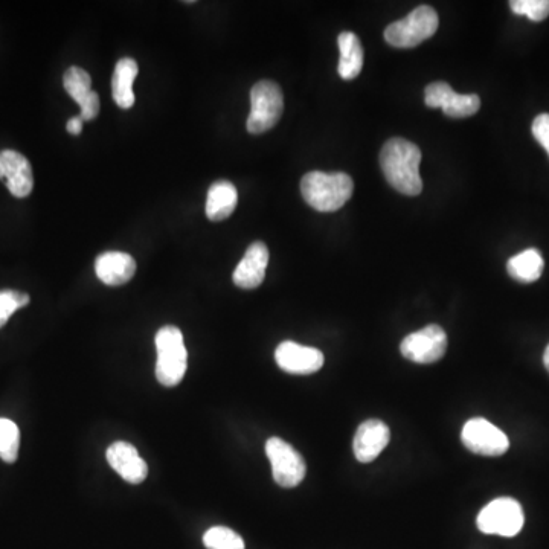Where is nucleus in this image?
<instances>
[{
	"instance_id": "f257e3e1",
	"label": "nucleus",
	"mask_w": 549,
	"mask_h": 549,
	"mask_svg": "<svg viewBox=\"0 0 549 549\" xmlns=\"http://www.w3.org/2000/svg\"><path fill=\"white\" fill-rule=\"evenodd\" d=\"M420 162V148L403 138L389 139L380 151V167L386 180L405 196H418L423 191Z\"/></svg>"
},
{
	"instance_id": "f03ea898",
	"label": "nucleus",
	"mask_w": 549,
	"mask_h": 549,
	"mask_svg": "<svg viewBox=\"0 0 549 549\" xmlns=\"http://www.w3.org/2000/svg\"><path fill=\"white\" fill-rule=\"evenodd\" d=\"M353 191V179L347 173L312 171L301 180L302 197L319 212L338 211L351 199Z\"/></svg>"
},
{
	"instance_id": "7ed1b4c3",
	"label": "nucleus",
	"mask_w": 549,
	"mask_h": 549,
	"mask_svg": "<svg viewBox=\"0 0 549 549\" xmlns=\"http://www.w3.org/2000/svg\"><path fill=\"white\" fill-rule=\"evenodd\" d=\"M156 379L159 383L173 388L182 382L188 368V351L183 344V334L174 325H165L156 333Z\"/></svg>"
},
{
	"instance_id": "20e7f679",
	"label": "nucleus",
	"mask_w": 549,
	"mask_h": 549,
	"mask_svg": "<svg viewBox=\"0 0 549 549\" xmlns=\"http://www.w3.org/2000/svg\"><path fill=\"white\" fill-rule=\"evenodd\" d=\"M440 19L437 11L427 5L415 8L409 16L391 23L385 29V40L394 48H415L437 33Z\"/></svg>"
},
{
	"instance_id": "39448f33",
	"label": "nucleus",
	"mask_w": 549,
	"mask_h": 549,
	"mask_svg": "<svg viewBox=\"0 0 549 549\" xmlns=\"http://www.w3.org/2000/svg\"><path fill=\"white\" fill-rule=\"evenodd\" d=\"M284 110L281 87L270 80L258 81L251 90V113L248 118V132L261 135L277 126Z\"/></svg>"
},
{
	"instance_id": "423d86ee",
	"label": "nucleus",
	"mask_w": 549,
	"mask_h": 549,
	"mask_svg": "<svg viewBox=\"0 0 549 549\" xmlns=\"http://www.w3.org/2000/svg\"><path fill=\"white\" fill-rule=\"evenodd\" d=\"M524 522V511L519 502L511 498H499L482 508L476 524L484 534L513 537L521 533Z\"/></svg>"
},
{
	"instance_id": "0eeeda50",
	"label": "nucleus",
	"mask_w": 549,
	"mask_h": 549,
	"mask_svg": "<svg viewBox=\"0 0 549 549\" xmlns=\"http://www.w3.org/2000/svg\"><path fill=\"white\" fill-rule=\"evenodd\" d=\"M266 455L272 464L273 479L280 487H298L304 481L307 466L295 447L281 438L272 437L267 440Z\"/></svg>"
},
{
	"instance_id": "6e6552de",
	"label": "nucleus",
	"mask_w": 549,
	"mask_h": 549,
	"mask_svg": "<svg viewBox=\"0 0 549 549\" xmlns=\"http://www.w3.org/2000/svg\"><path fill=\"white\" fill-rule=\"evenodd\" d=\"M447 350V334L440 325H427L420 331L409 334L400 345L403 357L411 362L426 363L438 362L443 359Z\"/></svg>"
},
{
	"instance_id": "1a4fd4ad",
	"label": "nucleus",
	"mask_w": 549,
	"mask_h": 549,
	"mask_svg": "<svg viewBox=\"0 0 549 549\" xmlns=\"http://www.w3.org/2000/svg\"><path fill=\"white\" fill-rule=\"evenodd\" d=\"M461 441L470 452L482 456H501L510 447L507 435L485 418H472L464 424Z\"/></svg>"
},
{
	"instance_id": "9d476101",
	"label": "nucleus",
	"mask_w": 549,
	"mask_h": 549,
	"mask_svg": "<svg viewBox=\"0 0 549 549\" xmlns=\"http://www.w3.org/2000/svg\"><path fill=\"white\" fill-rule=\"evenodd\" d=\"M424 103L431 109H443L450 118H467L475 115L481 107L478 95H460L443 81L429 84L424 90Z\"/></svg>"
},
{
	"instance_id": "9b49d317",
	"label": "nucleus",
	"mask_w": 549,
	"mask_h": 549,
	"mask_svg": "<svg viewBox=\"0 0 549 549\" xmlns=\"http://www.w3.org/2000/svg\"><path fill=\"white\" fill-rule=\"evenodd\" d=\"M275 360L281 370L298 376L316 373L324 366V354L318 348L304 347L292 341L278 345Z\"/></svg>"
},
{
	"instance_id": "f8f14e48",
	"label": "nucleus",
	"mask_w": 549,
	"mask_h": 549,
	"mask_svg": "<svg viewBox=\"0 0 549 549\" xmlns=\"http://www.w3.org/2000/svg\"><path fill=\"white\" fill-rule=\"evenodd\" d=\"M0 180L14 197H28L34 188L33 168L25 156L14 150L0 151Z\"/></svg>"
},
{
	"instance_id": "ddd939ff",
	"label": "nucleus",
	"mask_w": 549,
	"mask_h": 549,
	"mask_svg": "<svg viewBox=\"0 0 549 549\" xmlns=\"http://www.w3.org/2000/svg\"><path fill=\"white\" fill-rule=\"evenodd\" d=\"M63 86L72 100L80 106V118L84 121H92L100 113V97L92 90V78L84 69L72 66L65 72Z\"/></svg>"
},
{
	"instance_id": "4468645a",
	"label": "nucleus",
	"mask_w": 549,
	"mask_h": 549,
	"mask_svg": "<svg viewBox=\"0 0 549 549\" xmlns=\"http://www.w3.org/2000/svg\"><path fill=\"white\" fill-rule=\"evenodd\" d=\"M107 463L129 484H141L148 475V466L138 449L126 441L113 443L106 452Z\"/></svg>"
},
{
	"instance_id": "2eb2a0df",
	"label": "nucleus",
	"mask_w": 549,
	"mask_h": 549,
	"mask_svg": "<svg viewBox=\"0 0 549 549\" xmlns=\"http://www.w3.org/2000/svg\"><path fill=\"white\" fill-rule=\"evenodd\" d=\"M391 440V431L383 421H363L353 440V452L359 463H373Z\"/></svg>"
},
{
	"instance_id": "dca6fc26",
	"label": "nucleus",
	"mask_w": 549,
	"mask_h": 549,
	"mask_svg": "<svg viewBox=\"0 0 549 549\" xmlns=\"http://www.w3.org/2000/svg\"><path fill=\"white\" fill-rule=\"evenodd\" d=\"M267 264H269V249L263 241H255L249 246L243 260L234 270V284L240 289H257L266 278Z\"/></svg>"
},
{
	"instance_id": "f3484780",
	"label": "nucleus",
	"mask_w": 549,
	"mask_h": 549,
	"mask_svg": "<svg viewBox=\"0 0 549 549\" xmlns=\"http://www.w3.org/2000/svg\"><path fill=\"white\" fill-rule=\"evenodd\" d=\"M95 272L106 286H124L135 277L136 261L126 252H104L95 261Z\"/></svg>"
},
{
	"instance_id": "a211bd4d",
	"label": "nucleus",
	"mask_w": 549,
	"mask_h": 549,
	"mask_svg": "<svg viewBox=\"0 0 549 549\" xmlns=\"http://www.w3.org/2000/svg\"><path fill=\"white\" fill-rule=\"evenodd\" d=\"M238 193L234 183L228 180H219L212 183L206 197V217L212 222H222L231 217L237 208Z\"/></svg>"
},
{
	"instance_id": "6ab92c4d",
	"label": "nucleus",
	"mask_w": 549,
	"mask_h": 549,
	"mask_svg": "<svg viewBox=\"0 0 549 549\" xmlns=\"http://www.w3.org/2000/svg\"><path fill=\"white\" fill-rule=\"evenodd\" d=\"M138 63L133 58H121L116 63L112 77V95L116 106L121 109H130L135 106L133 83L138 77Z\"/></svg>"
},
{
	"instance_id": "aec40b11",
	"label": "nucleus",
	"mask_w": 549,
	"mask_h": 549,
	"mask_svg": "<svg viewBox=\"0 0 549 549\" xmlns=\"http://www.w3.org/2000/svg\"><path fill=\"white\" fill-rule=\"evenodd\" d=\"M339 57L338 72L342 80H354L359 77L363 68V48L359 37L350 31L339 34Z\"/></svg>"
},
{
	"instance_id": "412c9836",
	"label": "nucleus",
	"mask_w": 549,
	"mask_h": 549,
	"mask_svg": "<svg viewBox=\"0 0 549 549\" xmlns=\"http://www.w3.org/2000/svg\"><path fill=\"white\" fill-rule=\"evenodd\" d=\"M543 263L542 255L536 249H527V251L517 254L510 258L507 264L508 273L513 280L519 283L530 284L542 277Z\"/></svg>"
},
{
	"instance_id": "4be33fe9",
	"label": "nucleus",
	"mask_w": 549,
	"mask_h": 549,
	"mask_svg": "<svg viewBox=\"0 0 549 549\" xmlns=\"http://www.w3.org/2000/svg\"><path fill=\"white\" fill-rule=\"evenodd\" d=\"M19 447V427L14 421L0 418V458L8 464L16 463Z\"/></svg>"
},
{
	"instance_id": "5701e85b",
	"label": "nucleus",
	"mask_w": 549,
	"mask_h": 549,
	"mask_svg": "<svg viewBox=\"0 0 549 549\" xmlns=\"http://www.w3.org/2000/svg\"><path fill=\"white\" fill-rule=\"evenodd\" d=\"M203 545L208 549H246L244 540L226 527L209 528L203 536Z\"/></svg>"
},
{
	"instance_id": "b1692460",
	"label": "nucleus",
	"mask_w": 549,
	"mask_h": 549,
	"mask_svg": "<svg viewBox=\"0 0 549 549\" xmlns=\"http://www.w3.org/2000/svg\"><path fill=\"white\" fill-rule=\"evenodd\" d=\"M29 304V296L16 290H0V328L7 324L8 319L19 309Z\"/></svg>"
},
{
	"instance_id": "393cba45",
	"label": "nucleus",
	"mask_w": 549,
	"mask_h": 549,
	"mask_svg": "<svg viewBox=\"0 0 549 549\" xmlns=\"http://www.w3.org/2000/svg\"><path fill=\"white\" fill-rule=\"evenodd\" d=\"M511 11L519 16H527L533 22H542L549 16V0H513Z\"/></svg>"
},
{
	"instance_id": "a878e982",
	"label": "nucleus",
	"mask_w": 549,
	"mask_h": 549,
	"mask_svg": "<svg viewBox=\"0 0 549 549\" xmlns=\"http://www.w3.org/2000/svg\"><path fill=\"white\" fill-rule=\"evenodd\" d=\"M533 135L549 156V113H542L534 119Z\"/></svg>"
},
{
	"instance_id": "bb28decb",
	"label": "nucleus",
	"mask_w": 549,
	"mask_h": 549,
	"mask_svg": "<svg viewBox=\"0 0 549 549\" xmlns=\"http://www.w3.org/2000/svg\"><path fill=\"white\" fill-rule=\"evenodd\" d=\"M68 132L71 135L78 136L83 132V119L80 116H74V118L69 119L68 126H66Z\"/></svg>"
},
{
	"instance_id": "cd10ccee",
	"label": "nucleus",
	"mask_w": 549,
	"mask_h": 549,
	"mask_svg": "<svg viewBox=\"0 0 549 549\" xmlns=\"http://www.w3.org/2000/svg\"><path fill=\"white\" fill-rule=\"evenodd\" d=\"M543 363H545V368L549 373V345L546 347L545 354H543Z\"/></svg>"
}]
</instances>
